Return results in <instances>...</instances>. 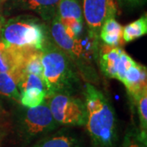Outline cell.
<instances>
[{
    "mask_svg": "<svg viewBox=\"0 0 147 147\" xmlns=\"http://www.w3.org/2000/svg\"><path fill=\"white\" fill-rule=\"evenodd\" d=\"M57 15L61 21L76 20L84 22L83 11L79 0H60Z\"/></svg>",
    "mask_w": 147,
    "mask_h": 147,
    "instance_id": "obj_14",
    "label": "cell"
},
{
    "mask_svg": "<svg viewBox=\"0 0 147 147\" xmlns=\"http://www.w3.org/2000/svg\"><path fill=\"white\" fill-rule=\"evenodd\" d=\"M0 1H2V0H0Z\"/></svg>",
    "mask_w": 147,
    "mask_h": 147,
    "instance_id": "obj_23",
    "label": "cell"
},
{
    "mask_svg": "<svg viewBox=\"0 0 147 147\" xmlns=\"http://www.w3.org/2000/svg\"><path fill=\"white\" fill-rule=\"evenodd\" d=\"M87 109L86 127L94 147H114L117 139L115 110L109 100L93 85L84 88Z\"/></svg>",
    "mask_w": 147,
    "mask_h": 147,
    "instance_id": "obj_1",
    "label": "cell"
},
{
    "mask_svg": "<svg viewBox=\"0 0 147 147\" xmlns=\"http://www.w3.org/2000/svg\"><path fill=\"white\" fill-rule=\"evenodd\" d=\"M32 50L12 47L0 39V73L23 71L25 60Z\"/></svg>",
    "mask_w": 147,
    "mask_h": 147,
    "instance_id": "obj_8",
    "label": "cell"
},
{
    "mask_svg": "<svg viewBox=\"0 0 147 147\" xmlns=\"http://www.w3.org/2000/svg\"><path fill=\"white\" fill-rule=\"evenodd\" d=\"M47 97L57 93L71 94L79 88V78L70 58L48 40L41 51Z\"/></svg>",
    "mask_w": 147,
    "mask_h": 147,
    "instance_id": "obj_2",
    "label": "cell"
},
{
    "mask_svg": "<svg viewBox=\"0 0 147 147\" xmlns=\"http://www.w3.org/2000/svg\"><path fill=\"white\" fill-rule=\"evenodd\" d=\"M144 0H115L116 4L122 7H133L142 4Z\"/></svg>",
    "mask_w": 147,
    "mask_h": 147,
    "instance_id": "obj_21",
    "label": "cell"
},
{
    "mask_svg": "<svg viewBox=\"0 0 147 147\" xmlns=\"http://www.w3.org/2000/svg\"><path fill=\"white\" fill-rule=\"evenodd\" d=\"M31 88H37L39 89H42L47 92V88L42 78H40L39 76L34 74L23 72L20 79V82L18 84V88H19L20 92L21 91Z\"/></svg>",
    "mask_w": 147,
    "mask_h": 147,
    "instance_id": "obj_18",
    "label": "cell"
},
{
    "mask_svg": "<svg viewBox=\"0 0 147 147\" xmlns=\"http://www.w3.org/2000/svg\"><path fill=\"white\" fill-rule=\"evenodd\" d=\"M83 16L88 26V34L99 40L100 30L108 16H115V0H83Z\"/></svg>",
    "mask_w": 147,
    "mask_h": 147,
    "instance_id": "obj_7",
    "label": "cell"
},
{
    "mask_svg": "<svg viewBox=\"0 0 147 147\" xmlns=\"http://www.w3.org/2000/svg\"><path fill=\"white\" fill-rule=\"evenodd\" d=\"M23 71L0 73V94L20 102L21 93L18 88Z\"/></svg>",
    "mask_w": 147,
    "mask_h": 147,
    "instance_id": "obj_12",
    "label": "cell"
},
{
    "mask_svg": "<svg viewBox=\"0 0 147 147\" xmlns=\"http://www.w3.org/2000/svg\"><path fill=\"white\" fill-rule=\"evenodd\" d=\"M60 0H13L18 9L31 11L36 13L42 21H52L57 14Z\"/></svg>",
    "mask_w": 147,
    "mask_h": 147,
    "instance_id": "obj_10",
    "label": "cell"
},
{
    "mask_svg": "<svg viewBox=\"0 0 147 147\" xmlns=\"http://www.w3.org/2000/svg\"><path fill=\"white\" fill-rule=\"evenodd\" d=\"M123 27L115 20V16H108L100 28L99 37L105 45L118 47L123 42L122 38Z\"/></svg>",
    "mask_w": 147,
    "mask_h": 147,
    "instance_id": "obj_11",
    "label": "cell"
},
{
    "mask_svg": "<svg viewBox=\"0 0 147 147\" xmlns=\"http://www.w3.org/2000/svg\"><path fill=\"white\" fill-rule=\"evenodd\" d=\"M47 104L54 119L59 125L84 126L87 121L85 102L70 94L52 95Z\"/></svg>",
    "mask_w": 147,
    "mask_h": 147,
    "instance_id": "obj_5",
    "label": "cell"
},
{
    "mask_svg": "<svg viewBox=\"0 0 147 147\" xmlns=\"http://www.w3.org/2000/svg\"><path fill=\"white\" fill-rule=\"evenodd\" d=\"M58 126L46 100L36 107L24 109L18 117V131L26 142L46 135Z\"/></svg>",
    "mask_w": 147,
    "mask_h": 147,
    "instance_id": "obj_4",
    "label": "cell"
},
{
    "mask_svg": "<svg viewBox=\"0 0 147 147\" xmlns=\"http://www.w3.org/2000/svg\"><path fill=\"white\" fill-rule=\"evenodd\" d=\"M23 72L36 74L43 79V68L41 59V51L32 50L28 53L23 66Z\"/></svg>",
    "mask_w": 147,
    "mask_h": 147,
    "instance_id": "obj_17",
    "label": "cell"
},
{
    "mask_svg": "<svg viewBox=\"0 0 147 147\" xmlns=\"http://www.w3.org/2000/svg\"><path fill=\"white\" fill-rule=\"evenodd\" d=\"M146 75V67L136 61L127 70L122 83L133 100L147 90Z\"/></svg>",
    "mask_w": 147,
    "mask_h": 147,
    "instance_id": "obj_9",
    "label": "cell"
},
{
    "mask_svg": "<svg viewBox=\"0 0 147 147\" xmlns=\"http://www.w3.org/2000/svg\"><path fill=\"white\" fill-rule=\"evenodd\" d=\"M5 19L3 18V16L0 15V39H1V34H2V30H3V26L5 23Z\"/></svg>",
    "mask_w": 147,
    "mask_h": 147,
    "instance_id": "obj_22",
    "label": "cell"
},
{
    "mask_svg": "<svg viewBox=\"0 0 147 147\" xmlns=\"http://www.w3.org/2000/svg\"><path fill=\"white\" fill-rule=\"evenodd\" d=\"M137 102L138 116L140 119L141 133L146 136L147 131V90L144 91L142 94L134 100Z\"/></svg>",
    "mask_w": 147,
    "mask_h": 147,
    "instance_id": "obj_19",
    "label": "cell"
},
{
    "mask_svg": "<svg viewBox=\"0 0 147 147\" xmlns=\"http://www.w3.org/2000/svg\"><path fill=\"white\" fill-rule=\"evenodd\" d=\"M30 147H79V141L68 133H57L42 137Z\"/></svg>",
    "mask_w": 147,
    "mask_h": 147,
    "instance_id": "obj_13",
    "label": "cell"
},
{
    "mask_svg": "<svg viewBox=\"0 0 147 147\" xmlns=\"http://www.w3.org/2000/svg\"><path fill=\"white\" fill-rule=\"evenodd\" d=\"M147 33V17L143 15L136 21H132L123 27L122 38L125 42H132L133 40L146 35Z\"/></svg>",
    "mask_w": 147,
    "mask_h": 147,
    "instance_id": "obj_15",
    "label": "cell"
},
{
    "mask_svg": "<svg viewBox=\"0 0 147 147\" xmlns=\"http://www.w3.org/2000/svg\"><path fill=\"white\" fill-rule=\"evenodd\" d=\"M20 102L24 107L34 108L41 105L47 97V92L42 89L31 88L21 91Z\"/></svg>",
    "mask_w": 147,
    "mask_h": 147,
    "instance_id": "obj_16",
    "label": "cell"
},
{
    "mask_svg": "<svg viewBox=\"0 0 147 147\" xmlns=\"http://www.w3.org/2000/svg\"><path fill=\"white\" fill-rule=\"evenodd\" d=\"M122 147H146V136L142 135L141 131L137 134H127Z\"/></svg>",
    "mask_w": 147,
    "mask_h": 147,
    "instance_id": "obj_20",
    "label": "cell"
},
{
    "mask_svg": "<svg viewBox=\"0 0 147 147\" xmlns=\"http://www.w3.org/2000/svg\"><path fill=\"white\" fill-rule=\"evenodd\" d=\"M1 40L17 48L42 51L49 40L48 30L39 18L21 15L5 21Z\"/></svg>",
    "mask_w": 147,
    "mask_h": 147,
    "instance_id": "obj_3",
    "label": "cell"
},
{
    "mask_svg": "<svg viewBox=\"0 0 147 147\" xmlns=\"http://www.w3.org/2000/svg\"><path fill=\"white\" fill-rule=\"evenodd\" d=\"M98 63L107 78L123 81L127 70L135 61L119 47L104 45L98 49Z\"/></svg>",
    "mask_w": 147,
    "mask_h": 147,
    "instance_id": "obj_6",
    "label": "cell"
}]
</instances>
